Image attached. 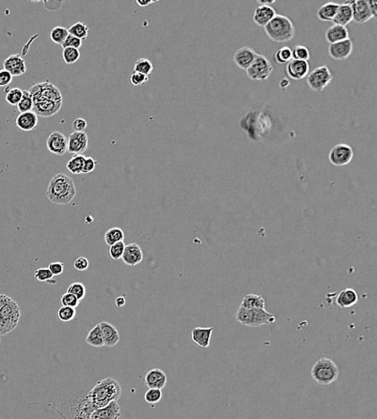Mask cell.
Returning <instances> with one entry per match:
<instances>
[{"label": "cell", "mask_w": 377, "mask_h": 419, "mask_svg": "<svg viewBox=\"0 0 377 419\" xmlns=\"http://www.w3.org/2000/svg\"><path fill=\"white\" fill-rule=\"evenodd\" d=\"M339 4L336 3L329 2L323 4L318 10L317 17L321 21L333 22L339 9Z\"/></svg>", "instance_id": "484cf974"}, {"label": "cell", "mask_w": 377, "mask_h": 419, "mask_svg": "<svg viewBox=\"0 0 377 419\" xmlns=\"http://www.w3.org/2000/svg\"><path fill=\"white\" fill-rule=\"evenodd\" d=\"M16 124L22 131H33L38 126V116L33 110L20 113L16 118Z\"/></svg>", "instance_id": "603a6c76"}, {"label": "cell", "mask_w": 377, "mask_h": 419, "mask_svg": "<svg viewBox=\"0 0 377 419\" xmlns=\"http://www.w3.org/2000/svg\"><path fill=\"white\" fill-rule=\"evenodd\" d=\"M333 75L329 68L326 66L316 67L306 76L308 86L312 91L322 92L332 81Z\"/></svg>", "instance_id": "52a82bcc"}, {"label": "cell", "mask_w": 377, "mask_h": 419, "mask_svg": "<svg viewBox=\"0 0 377 419\" xmlns=\"http://www.w3.org/2000/svg\"><path fill=\"white\" fill-rule=\"evenodd\" d=\"M339 369L332 359L322 358L319 359L311 369V377L316 382L323 385H328L339 378Z\"/></svg>", "instance_id": "8992f818"}, {"label": "cell", "mask_w": 377, "mask_h": 419, "mask_svg": "<svg viewBox=\"0 0 377 419\" xmlns=\"http://www.w3.org/2000/svg\"><path fill=\"white\" fill-rule=\"evenodd\" d=\"M310 66L306 61L292 59L286 66V74L294 80L303 79L309 74Z\"/></svg>", "instance_id": "5bb4252c"}, {"label": "cell", "mask_w": 377, "mask_h": 419, "mask_svg": "<svg viewBox=\"0 0 377 419\" xmlns=\"http://www.w3.org/2000/svg\"><path fill=\"white\" fill-rule=\"evenodd\" d=\"M254 327L262 325L271 324L275 322V316L266 311V309L254 310Z\"/></svg>", "instance_id": "f1b7e54d"}, {"label": "cell", "mask_w": 377, "mask_h": 419, "mask_svg": "<svg viewBox=\"0 0 377 419\" xmlns=\"http://www.w3.org/2000/svg\"><path fill=\"white\" fill-rule=\"evenodd\" d=\"M292 56L293 59L306 62H308L310 58L309 49L304 45H296L294 49H292Z\"/></svg>", "instance_id": "ee69618b"}, {"label": "cell", "mask_w": 377, "mask_h": 419, "mask_svg": "<svg viewBox=\"0 0 377 419\" xmlns=\"http://www.w3.org/2000/svg\"><path fill=\"white\" fill-rule=\"evenodd\" d=\"M85 342L93 348H100L104 347V341H103L100 325L97 324L93 328L91 329L85 339Z\"/></svg>", "instance_id": "f546056e"}, {"label": "cell", "mask_w": 377, "mask_h": 419, "mask_svg": "<svg viewBox=\"0 0 377 419\" xmlns=\"http://www.w3.org/2000/svg\"><path fill=\"white\" fill-rule=\"evenodd\" d=\"M46 146L52 154L63 156L68 150V139L60 131H53L47 139Z\"/></svg>", "instance_id": "7c38bea8"}, {"label": "cell", "mask_w": 377, "mask_h": 419, "mask_svg": "<svg viewBox=\"0 0 377 419\" xmlns=\"http://www.w3.org/2000/svg\"><path fill=\"white\" fill-rule=\"evenodd\" d=\"M274 58L277 64H287L293 59L292 49L287 46L279 48L274 55Z\"/></svg>", "instance_id": "ab89813d"}, {"label": "cell", "mask_w": 377, "mask_h": 419, "mask_svg": "<svg viewBox=\"0 0 377 419\" xmlns=\"http://www.w3.org/2000/svg\"><path fill=\"white\" fill-rule=\"evenodd\" d=\"M89 145V138L85 132L73 131L68 138L67 152L73 155L85 153Z\"/></svg>", "instance_id": "8fae6325"}, {"label": "cell", "mask_w": 377, "mask_h": 419, "mask_svg": "<svg viewBox=\"0 0 377 419\" xmlns=\"http://www.w3.org/2000/svg\"><path fill=\"white\" fill-rule=\"evenodd\" d=\"M69 294H73L75 296L77 299L80 301L84 299L86 294V290H85V286L81 282H74L73 284L69 286V288L66 290Z\"/></svg>", "instance_id": "b9f144b4"}, {"label": "cell", "mask_w": 377, "mask_h": 419, "mask_svg": "<svg viewBox=\"0 0 377 419\" xmlns=\"http://www.w3.org/2000/svg\"><path fill=\"white\" fill-rule=\"evenodd\" d=\"M12 79H13V77L9 72L4 69L0 70V87L9 86L12 83Z\"/></svg>", "instance_id": "f5cc1de1"}, {"label": "cell", "mask_w": 377, "mask_h": 419, "mask_svg": "<svg viewBox=\"0 0 377 419\" xmlns=\"http://www.w3.org/2000/svg\"><path fill=\"white\" fill-rule=\"evenodd\" d=\"M241 306L248 310L266 309V301L262 296L247 294L243 298Z\"/></svg>", "instance_id": "83f0119b"}, {"label": "cell", "mask_w": 377, "mask_h": 419, "mask_svg": "<svg viewBox=\"0 0 377 419\" xmlns=\"http://www.w3.org/2000/svg\"><path fill=\"white\" fill-rule=\"evenodd\" d=\"M153 69H154V66H153L152 62L148 60L147 58H139V60H137L135 62L134 71L149 76L152 73Z\"/></svg>", "instance_id": "e575fe53"}, {"label": "cell", "mask_w": 377, "mask_h": 419, "mask_svg": "<svg viewBox=\"0 0 377 419\" xmlns=\"http://www.w3.org/2000/svg\"><path fill=\"white\" fill-rule=\"evenodd\" d=\"M34 276L38 282H48L50 284L54 285L56 281L53 280V275L51 273L50 270L48 268H41L37 269L34 272Z\"/></svg>", "instance_id": "7bdbcfd3"}, {"label": "cell", "mask_w": 377, "mask_h": 419, "mask_svg": "<svg viewBox=\"0 0 377 419\" xmlns=\"http://www.w3.org/2000/svg\"><path fill=\"white\" fill-rule=\"evenodd\" d=\"M33 108V96L28 91H23V96L17 104V109L20 113L32 111Z\"/></svg>", "instance_id": "74e56055"}, {"label": "cell", "mask_w": 377, "mask_h": 419, "mask_svg": "<svg viewBox=\"0 0 377 419\" xmlns=\"http://www.w3.org/2000/svg\"><path fill=\"white\" fill-rule=\"evenodd\" d=\"M85 156L82 154L74 155L72 157L67 164L66 168L73 174H81L82 172L84 162H85Z\"/></svg>", "instance_id": "d6a6232c"}, {"label": "cell", "mask_w": 377, "mask_h": 419, "mask_svg": "<svg viewBox=\"0 0 377 419\" xmlns=\"http://www.w3.org/2000/svg\"><path fill=\"white\" fill-rule=\"evenodd\" d=\"M120 417L121 411L119 405L114 401L105 407L95 410L91 413L89 419H119Z\"/></svg>", "instance_id": "ac0fdd59"}, {"label": "cell", "mask_w": 377, "mask_h": 419, "mask_svg": "<svg viewBox=\"0 0 377 419\" xmlns=\"http://www.w3.org/2000/svg\"><path fill=\"white\" fill-rule=\"evenodd\" d=\"M273 71V66L270 61L263 55L258 54L256 59L246 70L248 78L254 81H264L268 79Z\"/></svg>", "instance_id": "ba28073f"}, {"label": "cell", "mask_w": 377, "mask_h": 419, "mask_svg": "<svg viewBox=\"0 0 377 419\" xmlns=\"http://www.w3.org/2000/svg\"><path fill=\"white\" fill-rule=\"evenodd\" d=\"M0 343H1V340H0Z\"/></svg>", "instance_id": "6125c7cd"}, {"label": "cell", "mask_w": 377, "mask_h": 419, "mask_svg": "<svg viewBox=\"0 0 377 419\" xmlns=\"http://www.w3.org/2000/svg\"><path fill=\"white\" fill-rule=\"evenodd\" d=\"M258 4H260V5H265V6H271L272 4H274V3H275V0H274V1H263V0H258Z\"/></svg>", "instance_id": "91938a15"}, {"label": "cell", "mask_w": 377, "mask_h": 419, "mask_svg": "<svg viewBox=\"0 0 377 419\" xmlns=\"http://www.w3.org/2000/svg\"><path fill=\"white\" fill-rule=\"evenodd\" d=\"M148 80V76L140 74V73H137V72H134L133 74H131V77H130L131 83L133 86H135V87L143 85V84L147 82Z\"/></svg>", "instance_id": "c3c4849f"}, {"label": "cell", "mask_w": 377, "mask_h": 419, "mask_svg": "<svg viewBox=\"0 0 377 419\" xmlns=\"http://www.w3.org/2000/svg\"><path fill=\"white\" fill-rule=\"evenodd\" d=\"M353 149L346 144H339L331 149L329 153L330 162L336 167L347 165L353 158Z\"/></svg>", "instance_id": "9c48e42d"}, {"label": "cell", "mask_w": 377, "mask_h": 419, "mask_svg": "<svg viewBox=\"0 0 377 419\" xmlns=\"http://www.w3.org/2000/svg\"><path fill=\"white\" fill-rule=\"evenodd\" d=\"M99 325L102 330L104 346L108 348H112L117 345V343L119 342L120 336L115 326L108 322H102Z\"/></svg>", "instance_id": "7402d4cb"}, {"label": "cell", "mask_w": 377, "mask_h": 419, "mask_svg": "<svg viewBox=\"0 0 377 419\" xmlns=\"http://www.w3.org/2000/svg\"><path fill=\"white\" fill-rule=\"evenodd\" d=\"M353 43L350 38L345 41L331 44L328 47V54L336 61L346 60L352 55Z\"/></svg>", "instance_id": "4fadbf2b"}, {"label": "cell", "mask_w": 377, "mask_h": 419, "mask_svg": "<svg viewBox=\"0 0 377 419\" xmlns=\"http://www.w3.org/2000/svg\"><path fill=\"white\" fill-rule=\"evenodd\" d=\"M289 84H290V81H289V80L287 79V78H284V79H282L281 81H280V87L282 88V89H285V88H287V87H288Z\"/></svg>", "instance_id": "94428289"}, {"label": "cell", "mask_w": 377, "mask_h": 419, "mask_svg": "<svg viewBox=\"0 0 377 419\" xmlns=\"http://www.w3.org/2000/svg\"><path fill=\"white\" fill-rule=\"evenodd\" d=\"M358 299V294L354 289L347 288L337 296L335 302L340 308H349L356 305Z\"/></svg>", "instance_id": "d4e9b609"}, {"label": "cell", "mask_w": 377, "mask_h": 419, "mask_svg": "<svg viewBox=\"0 0 377 419\" xmlns=\"http://www.w3.org/2000/svg\"><path fill=\"white\" fill-rule=\"evenodd\" d=\"M28 91L33 96V111L35 112L37 116L51 117L61 108L63 103L61 92L50 81L36 84Z\"/></svg>", "instance_id": "6da1fadb"}, {"label": "cell", "mask_w": 377, "mask_h": 419, "mask_svg": "<svg viewBox=\"0 0 377 419\" xmlns=\"http://www.w3.org/2000/svg\"><path fill=\"white\" fill-rule=\"evenodd\" d=\"M76 314H77V311L75 308L61 306L60 309L58 310L56 315L59 320L63 323H69L74 319Z\"/></svg>", "instance_id": "60d3db41"}, {"label": "cell", "mask_w": 377, "mask_h": 419, "mask_svg": "<svg viewBox=\"0 0 377 419\" xmlns=\"http://www.w3.org/2000/svg\"><path fill=\"white\" fill-rule=\"evenodd\" d=\"M168 377L163 370L160 369H153L146 373L145 382L149 388L163 389L167 384Z\"/></svg>", "instance_id": "d6986e66"}, {"label": "cell", "mask_w": 377, "mask_h": 419, "mask_svg": "<svg viewBox=\"0 0 377 419\" xmlns=\"http://www.w3.org/2000/svg\"><path fill=\"white\" fill-rule=\"evenodd\" d=\"M21 309L17 302L5 294H0V336L12 332L19 323Z\"/></svg>", "instance_id": "277c9868"}, {"label": "cell", "mask_w": 377, "mask_h": 419, "mask_svg": "<svg viewBox=\"0 0 377 419\" xmlns=\"http://www.w3.org/2000/svg\"><path fill=\"white\" fill-rule=\"evenodd\" d=\"M60 302L62 306H68V308H75L76 309L79 305L81 301L77 299L75 296L69 294L66 292V294H64L61 296Z\"/></svg>", "instance_id": "7dc6e473"}, {"label": "cell", "mask_w": 377, "mask_h": 419, "mask_svg": "<svg viewBox=\"0 0 377 419\" xmlns=\"http://www.w3.org/2000/svg\"><path fill=\"white\" fill-rule=\"evenodd\" d=\"M276 15V11L273 7L259 5L254 11L253 19L257 25L264 27L271 21Z\"/></svg>", "instance_id": "ffe728a7"}, {"label": "cell", "mask_w": 377, "mask_h": 419, "mask_svg": "<svg viewBox=\"0 0 377 419\" xmlns=\"http://www.w3.org/2000/svg\"><path fill=\"white\" fill-rule=\"evenodd\" d=\"M254 310L245 309L240 305V308L237 310V315H236V319L237 322L244 326H254Z\"/></svg>", "instance_id": "1f68e13d"}, {"label": "cell", "mask_w": 377, "mask_h": 419, "mask_svg": "<svg viewBox=\"0 0 377 419\" xmlns=\"http://www.w3.org/2000/svg\"><path fill=\"white\" fill-rule=\"evenodd\" d=\"M125 247V244L124 241L118 242L110 246V249H109V255L110 258L114 261L121 259Z\"/></svg>", "instance_id": "f6af8a7d"}, {"label": "cell", "mask_w": 377, "mask_h": 419, "mask_svg": "<svg viewBox=\"0 0 377 419\" xmlns=\"http://www.w3.org/2000/svg\"><path fill=\"white\" fill-rule=\"evenodd\" d=\"M4 95H5V99L8 104L12 105V106H17L23 96V91L18 87L9 88V89L5 90Z\"/></svg>", "instance_id": "d590c367"}, {"label": "cell", "mask_w": 377, "mask_h": 419, "mask_svg": "<svg viewBox=\"0 0 377 419\" xmlns=\"http://www.w3.org/2000/svg\"><path fill=\"white\" fill-rule=\"evenodd\" d=\"M77 193L75 184L70 176L58 174L50 180L45 195L49 202L56 205H67Z\"/></svg>", "instance_id": "3957f363"}, {"label": "cell", "mask_w": 377, "mask_h": 419, "mask_svg": "<svg viewBox=\"0 0 377 419\" xmlns=\"http://www.w3.org/2000/svg\"><path fill=\"white\" fill-rule=\"evenodd\" d=\"M352 20V10L350 5L347 3L339 4V9L337 11L333 23L346 27Z\"/></svg>", "instance_id": "4316f807"}, {"label": "cell", "mask_w": 377, "mask_h": 419, "mask_svg": "<svg viewBox=\"0 0 377 419\" xmlns=\"http://www.w3.org/2000/svg\"><path fill=\"white\" fill-rule=\"evenodd\" d=\"M135 4H138L139 7H147L150 4H154V1H141V0H136L135 1Z\"/></svg>", "instance_id": "680465c9"}, {"label": "cell", "mask_w": 377, "mask_h": 419, "mask_svg": "<svg viewBox=\"0 0 377 419\" xmlns=\"http://www.w3.org/2000/svg\"><path fill=\"white\" fill-rule=\"evenodd\" d=\"M163 397V394L160 389H155V388H149L148 390L146 391L144 395V399L147 403L154 404L158 403L160 402Z\"/></svg>", "instance_id": "bcb514c9"}, {"label": "cell", "mask_w": 377, "mask_h": 419, "mask_svg": "<svg viewBox=\"0 0 377 419\" xmlns=\"http://www.w3.org/2000/svg\"><path fill=\"white\" fill-rule=\"evenodd\" d=\"M264 29L268 37L274 42H287L295 37L294 23L288 17L281 15H276Z\"/></svg>", "instance_id": "5b68a950"}, {"label": "cell", "mask_w": 377, "mask_h": 419, "mask_svg": "<svg viewBox=\"0 0 377 419\" xmlns=\"http://www.w3.org/2000/svg\"><path fill=\"white\" fill-rule=\"evenodd\" d=\"M115 305L117 308H122L125 305V298L122 296H120L115 299Z\"/></svg>", "instance_id": "6f0895ef"}, {"label": "cell", "mask_w": 377, "mask_h": 419, "mask_svg": "<svg viewBox=\"0 0 377 419\" xmlns=\"http://www.w3.org/2000/svg\"><path fill=\"white\" fill-rule=\"evenodd\" d=\"M69 31L66 27H61V26H56L52 29L50 33V38L52 41H53L55 44H57L59 45H62L69 36Z\"/></svg>", "instance_id": "8d00e7d4"}, {"label": "cell", "mask_w": 377, "mask_h": 419, "mask_svg": "<svg viewBox=\"0 0 377 419\" xmlns=\"http://www.w3.org/2000/svg\"><path fill=\"white\" fill-rule=\"evenodd\" d=\"M48 269L50 270L51 273L53 275V276H59V275L63 273L65 266H64L63 263L57 261V262L51 263L50 265H48Z\"/></svg>", "instance_id": "db71d44e"}, {"label": "cell", "mask_w": 377, "mask_h": 419, "mask_svg": "<svg viewBox=\"0 0 377 419\" xmlns=\"http://www.w3.org/2000/svg\"><path fill=\"white\" fill-rule=\"evenodd\" d=\"M69 33L73 37H77L80 40H85L89 35V27L85 23L77 22L74 23L70 29H68Z\"/></svg>", "instance_id": "836d02e7"}, {"label": "cell", "mask_w": 377, "mask_h": 419, "mask_svg": "<svg viewBox=\"0 0 377 419\" xmlns=\"http://www.w3.org/2000/svg\"><path fill=\"white\" fill-rule=\"evenodd\" d=\"M3 66L4 70L9 72L12 77L23 75L27 71L25 62L19 54H13L8 57L6 60L4 61Z\"/></svg>", "instance_id": "2e32d148"}, {"label": "cell", "mask_w": 377, "mask_h": 419, "mask_svg": "<svg viewBox=\"0 0 377 419\" xmlns=\"http://www.w3.org/2000/svg\"><path fill=\"white\" fill-rule=\"evenodd\" d=\"M368 5H369L370 11L373 17L377 16V2L374 0H368Z\"/></svg>", "instance_id": "9f6ffc18"}, {"label": "cell", "mask_w": 377, "mask_h": 419, "mask_svg": "<svg viewBox=\"0 0 377 419\" xmlns=\"http://www.w3.org/2000/svg\"><path fill=\"white\" fill-rule=\"evenodd\" d=\"M62 58L66 64L73 65L79 60L81 58V52L79 49H77V48H63V52H62Z\"/></svg>", "instance_id": "f35d334b"}, {"label": "cell", "mask_w": 377, "mask_h": 419, "mask_svg": "<svg viewBox=\"0 0 377 419\" xmlns=\"http://www.w3.org/2000/svg\"><path fill=\"white\" fill-rule=\"evenodd\" d=\"M82 45V41L77 37H73V36L69 34L66 41L64 42L63 45H61L62 48H73L79 49Z\"/></svg>", "instance_id": "681fc988"}, {"label": "cell", "mask_w": 377, "mask_h": 419, "mask_svg": "<svg viewBox=\"0 0 377 419\" xmlns=\"http://www.w3.org/2000/svg\"><path fill=\"white\" fill-rule=\"evenodd\" d=\"M121 260L125 265L135 266L139 265L143 260V252L137 243H130L125 245Z\"/></svg>", "instance_id": "e0dca14e"}, {"label": "cell", "mask_w": 377, "mask_h": 419, "mask_svg": "<svg viewBox=\"0 0 377 419\" xmlns=\"http://www.w3.org/2000/svg\"><path fill=\"white\" fill-rule=\"evenodd\" d=\"M258 55L253 48L247 46L243 47L235 52L233 61L240 69L246 70L253 64Z\"/></svg>", "instance_id": "9a60e30c"}, {"label": "cell", "mask_w": 377, "mask_h": 419, "mask_svg": "<svg viewBox=\"0 0 377 419\" xmlns=\"http://www.w3.org/2000/svg\"><path fill=\"white\" fill-rule=\"evenodd\" d=\"M124 238H125V236H124L123 231L121 230V228H117V227L109 229L104 236L105 242L109 247L113 245L114 243L123 241Z\"/></svg>", "instance_id": "4dcf8cb0"}, {"label": "cell", "mask_w": 377, "mask_h": 419, "mask_svg": "<svg viewBox=\"0 0 377 419\" xmlns=\"http://www.w3.org/2000/svg\"><path fill=\"white\" fill-rule=\"evenodd\" d=\"M352 10V21L356 23H364L373 18L370 11L368 0H354L347 1Z\"/></svg>", "instance_id": "30bf717a"}, {"label": "cell", "mask_w": 377, "mask_h": 419, "mask_svg": "<svg viewBox=\"0 0 377 419\" xmlns=\"http://www.w3.org/2000/svg\"><path fill=\"white\" fill-rule=\"evenodd\" d=\"M89 261L84 257H77L73 263V267L77 271H85L89 268Z\"/></svg>", "instance_id": "816d5d0a"}, {"label": "cell", "mask_w": 377, "mask_h": 419, "mask_svg": "<svg viewBox=\"0 0 377 419\" xmlns=\"http://www.w3.org/2000/svg\"><path fill=\"white\" fill-rule=\"evenodd\" d=\"M213 327H196L191 333V338L195 344L202 348L209 347Z\"/></svg>", "instance_id": "44dd1931"}, {"label": "cell", "mask_w": 377, "mask_h": 419, "mask_svg": "<svg viewBox=\"0 0 377 419\" xmlns=\"http://www.w3.org/2000/svg\"><path fill=\"white\" fill-rule=\"evenodd\" d=\"M97 164H98V161H96L95 159L90 157H85L81 174H91L96 168Z\"/></svg>", "instance_id": "f907efd6"}, {"label": "cell", "mask_w": 377, "mask_h": 419, "mask_svg": "<svg viewBox=\"0 0 377 419\" xmlns=\"http://www.w3.org/2000/svg\"><path fill=\"white\" fill-rule=\"evenodd\" d=\"M73 128L77 132H85L87 128L86 120L82 118H77L73 120Z\"/></svg>", "instance_id": "11a10c76"}, {"label": "cell", "mask_w": 377, "mask_h": 419, "mask_svg": "<svg viewBox=\"0 0 377 419\" xmlns=\"http://www.w3.org/2000/svg\"><path fill=\"white\" fill-rule=\"evenodd\" d=\"M121 394L119 383L111 377L99 381L86 395L87 400L93 410L105 407L110 402H117Z\"/></svg>", "instance_id": "7a4b0ae2"}, {"label": "cell", "mask_w": 377, "mask_h": 419, "mask_svg": "<svg viewBox=\"0 0 377 419\" xmlns=\"http://www.w3.org/2000/svg\"><path fill=\"white\" fill-rule=\"evenodd\" d=\"M325 39L330 45L348 40L349 39V29L347 27L334 23L326 31Z\"/></svg>", "instance_id": "cb8c5ba5"}]
</instances>
